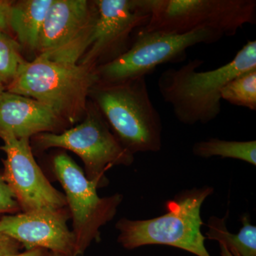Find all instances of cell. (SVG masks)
I'll return each mask as SVG.
<instances>
[{"instance_id":"cell-1","label":"cell","mask_w":256,"mask_h":256,"mask_svg":"<svg viewBox=\"0 0 256 256\" xmlns=\"http://www.w3.org/2000/svg\"><path fill=\"white\" fill-rule=\"evenodd\" d=\"M200 58L190 60L178 68L160 74L158 90L170 104L178 122L186 126L208 124L222 112L220 92L240 74L256 68V41H248L228 63L213 70L201 72Z\"/></svg>"},{"instance_id":"cell-2","label":"cell","mask_w":256,"mask_h":256,"mask_svg":"<svg viewBox=\"0 0 256 256\" xmlns=\"http://www.w3.org/2000/svg\"><path fill=\"white\" fill-rule=\"evenodd\" d=\"M210 186L178 193L166 203V213L144 220L121 218L116 224L119 244L128 250L149 245L169 246L196 256H210L202 232V205L214 193Z\"/></svg>"},{"instance_id":"cell-3","label":"cell","mask_w":256,"mask_h":256,"mask_svg":"<svg viewBox=\"0 0 256 256\" xmlns=\"http://www.w3.org/2000/svg\"><path fill=\"white\" fill-rule=\"evenodd\" d=\"M94 88L99 109L130 152L161 150L162 121L151 100L146 76L102 82Z\"/></svg>"},{"instance_id":"cell-4","label":"cell","mask_w":256,"mask_h":256,"mask_svg":"<svg viewBox=\"0 0 256 256\" xmlns=\"http://www.w3.org/2000/svg\"><path fill=\"white\" fill-rule=\"evenodd\" d=\"M98 82L94 66L55 62L40 55L20 64L8 92L40 101L74 122L86 111L88 96Z\"/></svg>"},{"instance_id":"cell-5","label":"cell","mask_w":256,"mask_h":256,"mask_svg":"<svg viewBox=\"0 0 256 256\" xmlns=\"http://www.w3.org/2000/svg\"><path fill=\"white\" fill-rule=\"evenodd\" d=\"M149 14L141 31L184 34L208 30L232 36L256 23V0H139Z\"/></svg>"},{"instance_id":"cell-6","label":"cell","mask_w":256,"mask_h":256,"mask_svg":"<svg viewBox=\"0 0 256 256\" xmlns=\"http://www.w3.org/2000/svg\"><path fill=\"white\" fill-rule=\"evenodd\" d=\"M223 37L208 30L184 34L140 31L126 53L96 69L99 82H118L146 77L161 64L185 60L186 50L191 47L201 44H214Z\"/></svg>"},{"instance_id":"cell-7","label":"cell","mask_w":256,"mask_h":256,"mask_svg":"<svg viewBox=\"0 0 256 256\" xmlns=\"http://www.w3.org/2000/svg\"><path fill=\"white\" fill-rule=\"evenodd\" d=\"M54 172L65 190L66 200L73 218L74 232L78 256H82L99 229L116 215L122 196L100 198L97 194L100 183L90 180L66 154L56 156Z\"/></svg>"},{"instance_id":"cell-8","label":"cell","mask_w":256,"mask_h":256,"mask_svg":"<svg viewBox=\"0 0 256 256\" xmlns=\"http://www.w3.org/2000/svg\"><path fill=\"white\" fill-rule=\"evenodd\" d=\"M43 149L62 148L74 152L82 158L87 178L99 183L105 181L106 170L114 165L129 166L134 162L130 152L114 134L97 110L88 114L85 120L60 134L44 132L36 138Z\"/></svg>"},{"instance_id":"cell-9","label":"cell","mask_w":256,"mask_h":256,"mask_svg":"<svg viewBox=\"0 0 256 256\" xmlns=\"http://www.w3.org/2000/svg\"><path fill=\"white\" fill-rule=\"evenodd\" d=\"M96 18L94 2L54 0L42 26L40 55L55 62L77 64L90 46Z\"/></svg>"},{"instance_id":"cell-10","label":"cell","mask_w":256,"mask_h":256,"mask_svg":"<svg viewBox=\"0 0 256 256\" xmlns=\"http://www.w3.org/2000/svg\"><path fill=\"white\" fill-rule=\"evenodd\" d=\"M0 138L4 143L1 149L6 154L2 176L24 212L63 210L66 196L52 186L36 164L30 139L6 133H0Z\"/></svg>"},{"instance_id":"cell-11","label":"cell","mask_w":256,"mask_h":256,"mask_svg":"<svg viewBox=\"0 0 256 256\" xmlns=\"http://www.w3.org/2000/svg\"><path fill=\"white\" fill-rule=\"evenodd\" d=\"M96 8L95 26L90 46L82 64L94 66L99 58L111 54V62L129 48L127 43L136 28L144 26L149 14L139 0H98ZM110 63V62H109Z\"/></svg>"},{"instance_id":"cell-12","label":"cell","mask_w":256,"mask_h":256,"mask_svg":"<svg viewBox=\"0 0 256 256\" xmlns=\"http://www.w3.org/2000/svg\"><path fill=\"white\" fill-rule=\"evenodd\" d=\"M0 233L22 244L26 250L42 248L64 256H78L75 237L62 210L4 216L0 220Z\"/></svg>"},{"instance_id":"cell-13","label":"cell","mask_w":256,"mask_h":256,"mask_svg":"<svg viewBox=\"0 0 256 256\" xmlns=\"http://www.w3.org/2000/svg\"><path fill=\"white\" fill-rule=\"evenodd\" d=\"M60 118L40 101L8 92L0 95V133L30 139L53 130Z\"/></svg>"},{"instance_id":"cell-14","label":"cell","mask_w":256,"mask_h":256,"mask_svg":"<svg viewBox=\"0 0 256 256\" xmlns=\"http://www.w3.org/2000/svg\"><path fill=\"white\" fill-rule=\"evenodd\" d=\"M54 0H25L14 3L10 14V28L21 44L38 50L44 22Z\"/></svg>"},{"instance_id":"cell-15","label":"cell","mask_w":256,"mask_h":256,"mask_svg":"<svg viewBox=\"0 0 256 256\" xmlns=\"http://www.w3.org/2000/svg\"><path fill=\"white\" fill-rule=\"evenodd\" d=\"M227 212L224 218L212 216L206 226L205 238L214 240L225 246L229 252L239 256H256V226L250 224L249 215L242 216V227L238 233L229 232L226 226Z\"/></svg>"},{"instance_id":"cell-16","label":"cell","mask_w":256,"mask_h":256,"mask_svg":"<svg viewBox=\"0 0 256 256\" xmlns=\"http://www.w3.org/2000/svg\"><path fill=\"white\" fill-rule=\"evenodd\" d=\"M192 152L201 158L220 156L242 160L256 165V141L225 140L212 138L198 141L193 146Z\"/></svg>"},{"instance_id":"cell-17","label":"cell","mask_w":256,"mask_h":256,"mask_svg":"<svg viewBox=\"0 0 256 256\" xmlns=\"http://www.w3.org/2000/svg\"><path fill=\"white\" fill-rule=\"evenodd\" d=\"M222 100L232 105L256 110V68L238 76L227 82L222 92Z\"/></svg>"},{"instance_id":"cell-18","label":"cell","mask_w":256,"mask_h":256,"mask_svg":"<svg viewBox=\"0 0 256 256\" xmlns=\"http://www.w3.org/2000/svg\"><path fill=\"white\" fill-rule=\"evenodd\" d=\"M24 60L16 42L0 31V84H9Z\"/></svg>"},{"instance_id":"cell-19","label":"cell","mask_w":256,"mask_h":256,"mask_svg":"<svg viewBox=\"0 0 256 256\" xmlns=\"http://www.w3.org/2000/svg\"><path fill=\"white\" fill-rule=\"evenodd\" d=\"M18 202L14 192L0 176V214L14 212L18 206Z\"/></svg>"},{"instance_id":"cell-20","label":"cell","mask_w":256,"mask_h":256,"mask_svg":"<svg viewBox=\"0 0 256 256\" xmlns=\"http://www.w3.org/2000/svg\"><path fill=\"white\" fill-rule=\"evenodd\" d=\"M21 244L8 236L0 233V256H8L18 254Z\"/></svg>"},{"instance_id":"cell-21","label":"cell","mask_w":256,"mask_h":256,"mask_svg":"<svg viewBox=\"0 0 256 256\" xmlns=\"http://www.w3.org/2000/svg\"><path fill=\"white\" fill-rule=\"evenodd\" d=\"M13 4L12 2L0 0V31L10 28V14Z\"/></svg>"},{"instance_id":"cell-22","label":"cell","mask_w":256,"mask_h":256,"mask_svg":"<svg viewBox=\"0 0 256 256\" xmlns=\"http://www.w3.org/2000/svg\"><path fill=\"white\" fill-rule=\"evenodd\" d=\"M8 256H46V250L42 248H34L28 250L22 254H14Z\"/></svg>"},{"instance_id":"cell-23","label":"cell","mask_w":256,"mask_h":256,"mask_svg":"<svg viewBox=\"0 0 256 256\" xmlns=\"http://www.w3.org/2000/svg\"><path fill=\"white\" fill-rule=\"evenodd\" d=\"M220 256H239L236 255V254H233L232 252H229L228 249L226 248V247L225 246L222 245V244H220Z\"/></svg>"},{"instance_id":"cell-24","label":"cell","mask_w":256,"mask_h":256,"mask_svg":"<svg viewBox=\"0 0 256 256\" xmlns=\"http://www.w3.org/2000/svg\"><path fill=\"white\" fill-rule=\"evenodd\" d=\"M50 256H64L62 255V254H56V252H52V255Z\"/></svg>"},{"instance_id":"cell-25","label":"cell","mask_w":256,"mask_h":256,"mask_svg":"<svg viewBox=\"0 0 256 256\" xmlns=\"http://www.w3.org/2000/svg\"><path fill=\"white\" fill-rule=\"evenodd\" d=\"M3 92V86L2 84H0V95Z\"/></svg>"}]
</instances>
